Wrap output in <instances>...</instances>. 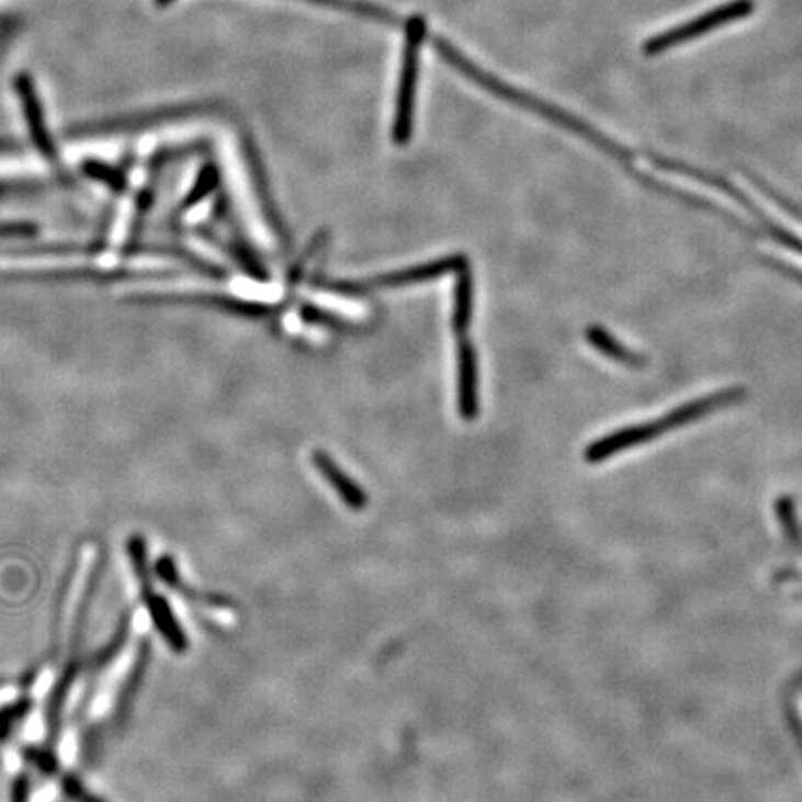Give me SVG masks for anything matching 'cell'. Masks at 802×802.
Masks as SVG:
<instances>
[{
    "instance_id": "cell-23",
    "label": "cell",
    "mask_w": 802,
    "mask_h": 802,
    "mask_svg": "<svg viewBox=\"0 0 802 802\" xmlns=\"http://www.w3.org/2000/svg\"><path fill=\"white\" fill-rule=\"evenodd\" d=\"M307 2H313V4H320V7L329 8H335V4H337V0H307Z\"/></svg>"
},
{
    "instance_id": "cell-11",
    "label": "cell",
    "mask_w": 802,
    "mask_h": 802,
    "mask_svg": "<svg viewBox=\"0 0 802 802\" xmlns=\"http://www.w3.org/2000/svg\"><path fill=\"white\" fill-rule=\"evenodd\" d=\"M452 313L453 332L459 338L465 337L471 327L472 313H474V278H472L471 266H466L458 273V281L453 289Z\"/></svg>"
},
{
    "instance_id": "cell-1",
    "label": "cell",
    "mask_w": 802,
    "mask_h": 802,
    "mask_svg": "<svg viewBox=\"0 0 802 802\" xmlns=\"http://www.w3.org/2000/svg\"><path fill=\"white\" fill-rule=\"evenodd\" d=\"M434 48H437V53H439V55L444 58V61L450 64L453 69H458L461 75H465L466 79L474 80V82H477V84L482 86V88L490 91L493 95L500 97L504 101L517 104L520 109L530 110L533 114L541 115L544 120L552 121L554 125L567 128V131L576 134V136H581V138L587 139V142L598 145L602 151L610 153L613 157H630L628 151H624L622 147L613 144L611 139L603 138L602 134L597 133V131L589 127L587 123L578 120L576 115L568 114V112L557 109L554 104L544 103V101H541L538 97L530 95V93H526V91L515 90L513 86L504 84L501 80L496 79V77H493L489 72L483 71V69H479L476 64H472L465 55H461L458 48L450 45V43L444 42V39H434Z\"/></svg>"
},
{
    "instance_id": "cell-16",
    "label": "cell",
    "mask_w": 802,
    "mask_h": 802,
    "mask_svg": "<svg viewBox=\"0 0 802 802\" xmlns=\"http://www.w3.org/2000/svg\"><path fill=\"white\" fill-rule=\"evenodd\" d=\"M86 176L93 177L95 181L104 182L114 190H123L125 188V176L121 173L120 169L112 168L109 163L97 162V160H86L82 163Z\"/></svg>"
},
{
    "instance_id": "cell-6",
    "label": "cell",
    "mask_w": 802,
    "mask_h": 802,
    "mask_svg": "<svg viewBox=\"0 0 802 802\" xmlns=\"http://www.w3.org/2000/svg\"><path fill=\"white\" fill-rule=\"evenodd\" d=\"M13 86H15V91H18L24 121H26V127H29V133H31L32 142L36 145L37 151L42 153L43 157L55 158V142H53L50 134H48L45 115H43L42 101H39V95H37L34 79H32L29 72H19L15 80H13Z\"/></svg>"
},
{
    "instance_id": "cell-12",
    "label": "cell",
    "mask_w": 802,
    "mask_h": 802,
    "mask_svg": "<svg viewBox=\"0 0 802 802\" xmlns=\"http://www.w3.org/2000/svg\"><path fill=\"white\" fill-rule=\"evenodd\" d=\"M586 337L587 342H589L595 350L600 351L602 355L608 357V359H613V361L621 362V364H630V366H637L641 362L637 353H634V351L626 348V346H622L621 342H619V340H617L610 331H606L603 327H589L586 331Z\"/></svg>"
},
{
    "instance_id": "cell-18",
    "label": "cell",
    "mask_w": 802,
    "mask_h": 802,
    "mask_svg": "<svg viewBox=\"0 0 802 802\" xmlns=\"http://www.w3.org/2000/svg\"><path fill=\"white\" fill-rule=\"evenodd\" d=\"M767 251H769V255H772L775 259L780 260L782 264L788 266V268H791V270H797V272L802 273L801 248H795V246H788V244H784V246H779V244H771V246L767 248Z\"/></svg>"
},
{
    "instance_id": "cell-5",
    "label": "cell",
    "mask_w": 802,
    "mask_h": 802,
    "mask_svg": "<svg viewBox=\"0 0 802 802\" xmlns=\"http://www.w3.org/2000/svg\"><path fill=\"white\" fill-rule=\"evenodd\" d=\"M753 12H755V2L753 0H732L728 4H723V7L700 15L699 19H693L689 23L680 24L676 29H670L669 32L652 37L646 42L645 55H659V53H665L669 48L678 47L680 43L704 36L708 32L719 29L723 24L748 18Z\"/></svg>"
},
{
    "instance_id": "cell-3",
    "label": "cell",
    "mask_w": 802,
    "mask_h": 802,
    "mask_svg": "<svg viewBox=\"0 0 802 802\" xmlns=\"http://www.w3.org/2000/svg\"><path fill=\"white\" fill-rule=\"evenodd\" d=\"M426 37V21L415 15L405 26L404 60L399 75L396 112H394V144L405 145L413 136V117H415V97H417L418 69H420V48Z\"/></svg>"
},
{
    "instance_id": "cell-15",
    "label": "cell",
    "mask_w": 802,
    "mask_h": 802,
    "mask_svg": "<svg viewBox=\"0 0 802 802\" xmlns=\"http://www.w3.org/2000/svg\"><path fill=\"white\" fill-rule=\"evenodd\" d=\"M32 710V699L23 697V699L15 700L12 704L2 708L0 710V739L10 736V732L13 731V726H18Z\"/></svg>"
},
{
    "instance_id": "cell-17",
    "label": "cell",
    "mask_w": 802,
    "mask_h": 802,
    "mask_svg": "<svg viewBox=\"0 0 802 802\" xmlns=\"http://www.w3.org/2000/svg\"><path fill=\"white\" fill-rule=\"evenodd\" d=\"M217 179H219V173H217L216 166L208 163V166L201 169L200 177L195 181V187L192 188V192L188 195L187 205H193L197 201L205 200L206 195L212 193V190L216 188Z\"/></svg>"
},
{
    "instance_id": "cell-7",
    "label": "cell",
    "mask_w": 802,
    "mask_h": 802,
    "mask_svg": "<svg viewBox=\"0 0 802 802\" xmlns=\"http://www.w3.org/2000/svg\"><path fill=\"white\" fill-rule=\"evenodd\" d=\"M458 407L459 415L466 422L479 415V374H477V351L468 338L458 344Z\"/></svg>"
},
{
    "instance_id": "cell-22",
    "label": "cell",
    "mask_w": 802,
    "mask_h": 802,
    "mask_svg": "<svg viewBox=\"0 0 802 802\" xmlns=\"http://www.w3.org/2000/svg\"><path fill=\"white\" fill-rule=\"evenodd\" d=\"M779 513L780 519H782V524H784L786 530H788V535H790L793 541H799L801 535H799V530H797L795 517H793V509H791L790 501H780Z\"/></svg>"
},
{
    "instance_id": "cell-2",
    "label": "cell",
    "mask_w": 802,
    "mask_h": 802,
    "mask_svg": "<svg viewBox=\"0 0 802 802\" xmlns=\"http://www.w3.org/2000/svg\"><path fill=\"white\" fill-rule=\"evenodd\" d=\"M699 409L697 405L691 404L676 407L675 410L667 413L665 417L652 422L635 423L630 428L619 429L615 433L606 434L597 442L589 444L586 450V461L589 465H598L606 459L613 458L617 453L626 452L632 448L641 447L645 442L654 441L662 434L669 433L670 429L682 428L688 423L699 420Z\"/></svg>"
},
{
    "instance_id": "cell-19",
    "label": "cell",
    "mask_w": 802,
    "mask_h": 802,
    "mask_svg": "<svg viewBox=\"0 0 802 802\" xmlns=\"http://www.w3.org/2000/svg\"><path fill=\"white\" fill-rule=\"evenodd\" d=\"M24 756H26V760L34 764L45 775H55L58 771V761H56L55 753H50L47 748H26Z\"/></svg>"
},
{
    "instance_id": "cell-21",
    "label": "cell",
    "mask_w": 802,
    "mask_h": 802,
    "mask_svg": "<svg viewBox=\"0 0 802 802\" xmlns=\"http://www.w3.org/2000/svg\"><path fill=\"white\" fill-rule=\"evenodd\" d=\"M10 802H31V780L26 775H19L13 780Z\"/></svg>"
},
{
    "instance_id": "cell-8",
    "label": "cell",
    "mask_w": 802,
    "mask_h": 802,
    "mask_svg": "<svg viewBox=\"0 0 802 802\" xmlns=\"http://www.w3.org/2000/svg\"><path fill=\"white\" fill-rule=\"evenodd\" d=\"M149 664H151V643L147 640H142L133 667L128 670L127 678H125V682H123L120 693H117V699H115L114 713H112L114 731H120V728H123L127 724L128 718L133 713L134 702H136L139 689L144 686Z\"/></svg>"
},
{
    "instance_id": "cell-4",
    "label": "cell",
    "mask_w": 802,
    "mask_h": 802,
    "mask_svg": "<svg viewBox=\"0 0 802 802\" xmlns=\"http://www.w3.org/2000/svg\"><path fill=\"white\" fill-rule=\"evenodd\" d=\"M466 266H468L466 257L452 255V257L437 259L433 262H426V264L410 266L398 272L375 275V278L364 279V281H335V283L326 284L324 289L332 290L342 296L362 297L369 296L370 292H375V290L404 289L410 284L428 283V281L442 278L448 273H459Z\"/></svg>"
},
{
    "instance_id": "cell-24",
    "label": "cell",
    "mask_w": 802,
    "mask_h": 802,
    "mask_svg": "<svg viewBox=\"0 0 802 802\" xmlns=\"http://www.w3.org/2000/svg\"><path fill=\"white\" fill-rule=\"evenodd\" d=\"M157 2L158 8H168L169 4H173L176 0H155Z\"/></svg>"
},
{
    "instance_id": "cell-20",
    "label": "cell",
    "mask_w": 802,
    "mask_h": 802,
    "mask_svg": "<svg viewBox=\"0 0 802 802\" xmlns=\"http://www.w3.org/2000/svg\"><path fill=\"white\" fill-rule=\"evenodd\" d=\"M61 788H64V793H66L71 801L104 802L103 799H99V797L93 795V793L86 790L84 784H82L77 777H71V775H69V777H64V780H61Z\"/></svg>"
},
{
    "instance_id": "cell-9",
    "label": "cell",
    "mask_w": 802,
    "mask_h": 802,
    "mask_svg": "<svg viewBox=\"0 0 802 802\" xmlns=\"http://www.w3.org/2000/svg\"><path fill=\"white\" fill-rule=\"evenodd\" d=\"M142 600H144L145 608L149 611V617L160 637L168 643L171 651L184 654L190 646V641H188L187 632L181 626V621L177 619L171 603L160 597L157 591L145 592L142 595Z\"/></svg>"
},
{
    "instance_id": "cell-13",
    "label": "cell",
    "mask_w": 802,
    "mask_h": 802,
    "mask_svg": "<svg viewBox=\"0 0 802 802\" xmlns=\"http://www.w3.org/2000/svg\"><path fill=\"white\" fill-rule=\"evenodd\" d=\"M128 632H131V611H125L123 617H121L120 624L115 628L114 635L110 637L109 643L101 651L97 652L93 659H91V675H97V673L106 669L120 656L121 651L127 645Z\"/></svg>"
},
{
    "instance_id": "cell-14",
    "label": "cell",
    "mask_w": 802,
    "mask_h": 802,
    "mask_svg": "<svg viewBox=\"0 0 802 802\" xmlns=\"http://www.w3.org/2000/svg\"><path fill=\"white\" fill-rule=\"evenodd\" d=\"M127 554L131 565H133L134 576L138 579L142 595L155 591L153 589L151 565H149V550H147V543H145L142 535H133L128 539Z\"/></svg>"
},
{
    "instance_id": "cell-10",
    "label": "cell",
    "mask_w": 802,
    "mask_h": 802,
    "mask_svg": "<svg viewBox=\"0 0 802 802\" xmlns=\"http://www.w3.org/2000/svg\"><path fill=\"white\" fill-rule=\"evenodd\" d=\"M314 466L318 468L321 477L331 485L338 498L344 501L348 509L351 511H364L369 506V496L364 493L359 483L353 482L348 474H346L340 466L337 465V461L326 452H314L313 455Z\"/></svg>"
}]
</instances>
